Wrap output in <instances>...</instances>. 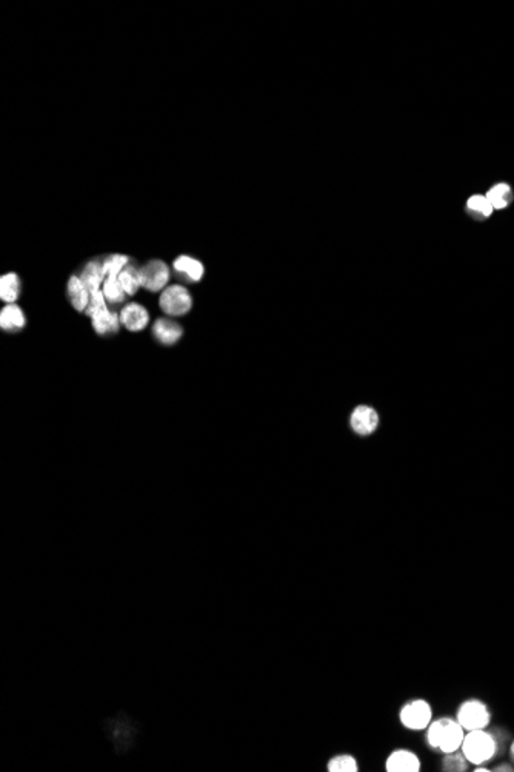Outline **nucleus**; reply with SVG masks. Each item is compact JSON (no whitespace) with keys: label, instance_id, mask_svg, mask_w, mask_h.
I'll use <instances>...</instances> for the list:
<instances>
[{"label":"nucleus","instance_id":"3","mask_svg":"<svg viewBox=\"0 0 514 772\" xmlns=\"http://www.w3.org/2000/svg\"><path fill=\"white\" fill-rule=\"evenodd\" d=\"M456 720L465 729V732L489 729L491 723V711L489 704L479 700V698H468V700L459 704Z\"/></svg>","mask_w":514,"mask_h":772},{"label":"nucleus","instance_id":"22","mask_svg":"<svg viewBox=\"0 0 514 772\" xmlns=\"http://www.w3.org/2000/svg\"><path fill=\"white\" fill-rule=\"evenodd\" d=\"M470 766V763L462 754V751H454L450 754H444L442 758V771L445 772H464Z\"/></svg>","mask_w":514,"mask_h":772},{"label":"nucleus","instance_id":"9","mask_svg":"<svg viewBox=\"0 0 514 772\" xmlns=\"http://www.w3.org/2000/svg\"><path fill=\"white\" fill-rule=\"evenodd\" d=\"M121 321L130 332H141V330L148 326L150 315L147 308H143L141 304H136V302H131V304H127L122 308Z\"/></svg>","mask_w":514,"mask_h":772},{"label":"nucleus","instance_id":"17","mask_svg":"<svg viewBox=\"0 0 514 772\" xmlns=\"http://www.w3.org/2000/svg\"><path fill=\"white\" fill-rule=\"evenodd\" d=\"M119 282H121L123 292L128 296L136 295L137 290L142 287L141 270H137L136 267L128 264V266L122 270L121 275H119Z\"/></svg>","mask_w":514,"mask_h":772},{"label":"nucleus","instance_id":"20","mask_svg":"<svg viewBox=\"0 0 514 772\" xmlns=\"http://www.w3.org/2000/svg\"><path fill=\"white\" fill-rule=\"evenodd\" d=\"M486 199L490 201L494 210H502L510 206L513 201V191L506 186V184H499V186L493 187L489 193H486Z\"/></svg>","mask_w":514,"mask_h":772},{"label":"nucleus","instance_id":"25","mask_svg":"<svg viewBox=\"0 0 514 772\" xmlns=\"http://www.w3.org/2000/svg\"><path fill=\"white\" fill-rule=\"evenodd\" d=\"M491 771H506V772H511V771H514V769L510 766V764H504V766H502V764H500V766L494 768V769H491Z\"/></svg>","mask_w":514,"mask_h":772},{"label":"nucleus","instance_id":"19","mask_svg":"<svg viewBox=\"0 0 514 772\" xmlns=\"http://www.w3.org/2000/svg\"><path fill=\"white\" fill-rule=\"evenodd\" d=\"M328 772H358L359 762L351 754H338L329 758L327 763Z\"/></svg>","mask_w":514,"mask_h":772},{"label":"nucleus","instance_id":"23","mask_svg":"<svg viewBox=\"0 0 514 772\" xmlns=\"http://www.w3.org/2000/svg\"><path fill=\"white\" fill-rule=\"evenodd\" d=\"M130 259L127 256L123 255H113L105 259L103 262V273H105V278L107 276H113V278H117L119 275H121L122 270L128 266Z\"/></svg>","mask_w":514,"mask_h":772},{"label":"nucleus","instance_id":"7","mask_svg":"<svg viewBox=\"0 0 514 772\" xmlns=\"http://www.w3.org/2000/svg\"><path fill=\"white\" fill-rule=\"evenodd\" d=\"M420 768L419 755L410 749H394L385 760L387 772H419Z\"/></svg>","mask_w":514,"mask_h":772},{"label":"nucleus","instance_id":"10","mask_svg":"<svg viewBox=\"0 0 514 772\" xmlns=\"http://www.w3.org/2000/svg\"><path fill=\"white\" fill-rule=\"evenodd\" d=\"M153 333L156 336V339L159 341L161 344L174 346L177 341H181L182 335H183V330L179 324H177V322L167 319V318H161V319H157L154 322Z\"/></svg>","mask_w":514,"mask_h":772},{"label":"nucleus","instance_id":"5","mask_svg":"<svg viewBox=\"0 0 514 772\" xmlns=\"http://www.w3.org/2000/svg\"><path fill=\"white\" fill-rule=\"evenodd\" d=\"M159 306L168 316L187 315L193 307V298L182 286H169L162 292Z\"/></svg>","mask_w":514,"mask_h":772},{"label":"nucleus","instance_id":"13","mask_svg":"<svg viewBox=\"0 0 514 772\" xmlns=\"http://www.w3.org/2000/svg\"><path fill=\"white\" fill-rule=\"evenodd\" d=\"M81 281L83 282V286L87 287V290L90 292V295H93L96 292H101V286L105 282V273H103V264L93 261L87 264V267L82 270L81 276Z\"/></svg>","mask_w":514,"mask_h":772},{"label":"nucleus","instance_id":"8","mask_svg":"<svg viewBox=\"0 0 514 772\" xmlns=\"http://www.w3.org/2000/svg\"><path fill=\"white\" fill-rule=\"evenodd\" d=\"M350 426L353 432L360 435V437H368L379 427V415L371 407L359 406L351 413Z\"/></svg>","mask_w":514,"mask_h":772},{"label":"nucleus","instance_id":"14","mask_svg":"<svg viewBox=\"0 0 514 772\" xmlns=\"http://www.w3.org/2000/svg\"><path fill=\"white\" fill-rule=\"evenodd\" d=\"M68 296H70V301H71L72 307H74L77 312H85V310L88 308L91 295L87 290V287L83 286V282L81 281L79 276H71V278H70V281H68Z\"/></svg>","mask_w":514,"mask_h":772},{"label":"nucleus","instance_id":"18","mask_svg":"<svg viewBox=\"0 0 514 772\" xmlns=\"http://www.w3.org/2000/svg\"><path fill=\"white\" fill-rule=\"evenodd\" d=\"M493 210L494 208L490 204V201L486 199V196H482V195L471 196L466 202V211L473 217H476L477 221H482V219H486V217H490L493 215Z\"/></svg>","mask_w":514,"mask_h":772},{"label":"nucleus","instance_id":"11","mask_svg":"<svg viewBox=\"0 0 514 772\" xmlns=\"http://www.w3.org/2000/svg\"><path fill=\"white\" fill-rule=\"evenodd\" d=\"M174 270L177 275H181V278L183 276L189 282H199L203 278V273H205L202 262L189 256L177 257L174 261Z\"/></svg>","mask_w":514,"mask_h":772},{"label":"nucleus","instance_id":"24","mask_svg":"<svg viewBox=\"0 0 514 772\" xmlns=\"http://www.w3.org/2000/svg\"><path fill=\"white\" fill-rule=\"evenodd\" d=\"M103 308H108V307H107V299H105V295L101 290V292H96V293L91 295L88 308L85 310V312H87V315L91 318V316H94L96 313H99Z\"/></svg>","mask_w":514,"mask_h":772},{"label":"nucleus","instance_id":"12","mask_svg":"<svg viewBox=\"0 0 514 772\" xmlns=\"http://www.w3.org/2000/svg\"><path fill=\"white\" fill-rule=\"evenodd\" d=\"M91 321H93V328L94 332L99 335H110V333H116L119 327H121V315L111 312L110 308H103L101 312L96 313L94 316H91Z\"/></svg>","mask_w":514,"mask_h":772},{"label":"nucleus","instance_id":"15","mask_svg":"<svg viewBox=\"0 0 514 772\" xmlns=\"http://www.w3.org/2000/svg\"><path fill=\"white\" fill-rule=\"evenodd\" d=\"M25 324L26 319L21 307H17L16 304H8L2 308V313H0V327L5 332H17V330H22Z\"/></svg>","mask_w":514,"mask_h":772},{"label":"nucleus","instance_id":"16","mask_svg":"<svg viewBox=\"0 0 514 772\" xmlns=\"http://www.w3.org/2000/svg\"><path fill=\"white\" fill-rule=\"evenodd\" d=\"M21 295V279L16 273L3 275L0 279V298L6 304H14Z\"/></svg>","mask_w":514,"mask_h":772},{"label":"nucleus","instance_id":"6","mask_svg":"<svg viewBox=\"0 0 514 772\" xmlns=\"http://www.w3.org/2000/svg\"><path fill=\"white\" fill-rule=\"evenodd\" d=\"M141 275L142 287L150 292H159L162 288H167L171 278L169 268L163 261H150L147 266L142 267Z\"/></svg>","mask_w":514,"mask_h":772},{"label":"nucleus","instance_id":"1","mask_svg":"<svg viewBox=\"0 0 514 772\" xmlns=\"http://www.w3.org/2000/svg\"><path fill=\"white\" fill-rule=\"evenodd\" d=\"M465 729L456 720V717H439L425 729V740L428 746L439 754H450L462 746Z\"/></svg>","mask_w":514,"mask_h":772},{"label":"nucleus","instance_id":"21","mask_svg":"<svg viewBox=\"0 0 514 772\" xmlns=\"http://www.w3.org/2000/svg\"><path fill=\"white\" fill-rule=\"evenodd\" d=\"M102 292L105 295V299H107L108 304H122L125 301V296L127 293L123 292V288L121 286V282H119V276L117 278H111V276H107L103 282V287H102Z\"/></svg>","mask_w":514,"mask_h":772},{"label":"nucleus","instance_id":"4","mask_svg":"<svg viewBox=\"0 0 514 772\" xmlns=\"http://www.w3.org/2000/svg\"><path fill=\"white\" fill-rule=\"evenodd\" d=\"M399 722L408 731H425L433 722V708L424 698H414L399 711Z\"/></svg>","mask_w":514,"mask_h":772},{"label":"nucleus","instance_id":"26","mask_svg":"<svg viewBox=\"0 0 514 772\" xmlns=\"http://www.w3.org/2000/svg\"><path fill=\"white\" fill-rule=\"evenodd\" d=\"M511 757L514 758V742L511 743Z\"/></svg>","mask_w":514,"mask_h":772},{"label":"nucleus","instance_id":"2","mask_svg":"<svg viewBox=\"0 0 514 772\" xmlns=\"http://www.w3.org/2000/svg\"><path fill=\"white\" fill-rule=\"evenodd\" d=\"M460 751L473 766L486 764L497 754V740L489 729L468 731Z\"/></svg>","mask_w":514,"mask_h":772}]
</instances>
